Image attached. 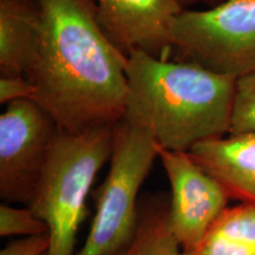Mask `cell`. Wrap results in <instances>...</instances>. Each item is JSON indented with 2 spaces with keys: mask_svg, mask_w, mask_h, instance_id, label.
Here are the masks:
<instances>
[{
  "mask_svg": "<svg viewBox=\"0 0 255 255\" xmlns=\"http://www.w3.org/2000/svg\"><path fill=\"white\" fill-rule=\"evenodd\" d=\"M194 255H255V206H228Z\"/></svg>",
  "mask_w": 255,
  "mask_h": 255,
  "instance_id": "obj_12",
  "label": "cell"
},
{
  "mask_svg": "<svg viewBox=\"0 0 255 255\" xmlns=\"http://www.w3.org/2000/svg\"><path fill=\"white\" fill-rule=\"evenodd\" d=\"M188 152L231 199L255 206V132L228 133L201 142Z\"/></svg>",
  "mask_w": 255,
  "mask_h": 255,
  "instance_id": "obj_9",
  "label": "cell"
},
{
  "mask_svg": "<svg viewBox=\"0 0 255 255\" xmlns=\"http://www.w3.org/2000/svg\"><path fill=\"white\" fill-rule=\"evenodd\" d=\"M115 124L60 131L27 207L49 228V255H76L78 231L96 176L110 161Z\"/></svg>",
  "mask_w": 255,
  "mask_h": 255,
  "instance_id": "obj_3",
  "label": "cell"
},
{
  "mask_svg": "<svg viewBox=\"0 0 255 255\" xmlns=\"http://www.w3.org/2000/svg\"><path fill=\"white\" fill-rule=\"evenodd\" d=\"M123 119L150 132L161 149L188 152L231 131L237 79L194 62L128 56Z\"/></svg>",
  "mask_w": 255,
  "mask_h": 255,
  "instance_id": "obj_2",
  "label": "cell"
},
{
  "mask_svg": "<svg viewBox=\"0 0 255 255\" xmlns=\"http://www.w3.org/2000/svg\"><path fill=\"white\" fill-rule=\"evenodd\" d=\"M150 132L122 119L115 124L109 171L95 191L90 231L76 255H110L131 239L136 228L142 184L158 158Z\"/></svg>",
  "mask_w": 255,
  "mask_h": 255,
  "instance_id": "obj_4",
  "label": "cell"
},
{
  "mask_svg": "<svg viewBox=\"0 0 255 255\" xmlns=\"http://www.w3.org/2000/svg\"><path fill=\"white\" fill-rule=\"evenodd\" d=\"M171 47L220 75L255 72V0H222L205 9L184 8L169 30Z\"/></svg>",
  "mask_w": 255,
  "mask_h": 255,
  "instance_id": "obj_5",
  "label": "cell"
},
{
  "mask_svg": "<svg viewBox=\"0 0 255 255\" xmlns=\"http://www.w3.org/2000/svg\"><path fill=\"white\" fill-rule=\"evenodd\" d=\"M41 37L38 0H0V76H25L36 62Z\"/></svg>",
  "mask_w": 255,
  "mask_h": 255,
  "instance_id": "obj_10",
  "label": "cell"
},
{
  "mask_svg": "<svg viewBox=\"0 0 255 255\" xmlns=\"http://www.w3.org/2000/svg\"><path fill=\"white\" fill-rule=\"evenodd\" d=\"M49 235L20 238L9 241L0 251V255H49Z\"/></svg>",
  "mask_w": 255,
  "mask_h": 255,
  "instance_id": "obj_16",
  "label": "cell"
},
{
  "mask_svg": "<svg viewBox=\"0 0 255 255\" xmlns=\"http://www.w3.org/2000/svg\"><path fill=\"white\" fill-rule=\"evenodd\" d=\"M169 184L171 231L186 253L195 254L207 233L228 207L227 190L186 151L159 148Z\"/></svg>",
  "mask_w": 255,
  "mask_h": 255,
  "instance_id": "obj_7",
  "label": "cell"
},
{
  "mask_svg": "<svg viewBox=\"0 0 255 255\" xmlns=\"http://www.w3.org/2000/svg\"><path fill=\"white\" fill-rule=\"evenodd\" d=\"M110 255H194L181 248L171 231L169 196L144 194L138 202L137 222L129 241Z\"/></svg>",
  "mask_w": 255,
  "mask_h": 255,
  "instance_id": "obj_11",
  "label": "cell"
},
{
  "mask_svg": "<svg viewBox=\"0 0 255 255\" xmlns=\"http://www.w3.org/2000/svg\"><path fill=\"white\" fill-rule=\"evenodd\" d=\"M62 130L39 103L15 101L0 116V197L30 205L51 149Z\"/></svg>",
  "mask_w": 255,
  "mask_h": 255,
  "instance_id": "obj_6",
  "label": "cell"
},
{
  "mask_svg": "<svg viewBox=\"0 0 255 255\" xmlns=\"http://www.w3.org/2000/svg\"><path fill=\"white\" fill-rule=\"evenodd\" d=\"M178 1L181 2V5H182L184 8H189L190 6L199 4L208 5L210 7V6H214L216 4H219V2H221L222 0H178Z\"/></svg>",
  "mask_w": 255,
  "mask_h": 255,
  "instance_id": "obj_17",
  "label": "cell"
},
{
  "mask_svg": "<svg viewBox=\"0 0 255 255\" xmlns=\"http://www.w3.org/2000/svg\"><path fill=\"white\" fill-rule=\"evenodd\" d=\"M255 132V72L237 79L229 133Z\"/></svg>",
  "mask_w": 255,
  "mask_h": 255,
  "instance_id": "obj_14",
  "label": "cell"
},
{
  "mask_svg": "<svg viewBox=\"0 0 255 255\" xmlns=\"http://www.w3.org/2000/svg\"><path fill=\"white\" fill-rule=\"evenodd\" d=\"M41 37L26 77L34 100L60 130L81 132L120 122L126 113L128 56L111 43L94 0H38Z\"/></svg>",
  "mask_w": 255,
  "mask_h": 255,
  "instance_id": "obj_1",
  "label": "cell"
},
{
  "mask_svg": "<svg viewBox=\"0 0 255 255\" xmlns=\"http://www.w3.org/2000/svg\"><path fill=\"white\" fill-rule=\"evenodd\" d=\"M36 88L25 76H1L0 77V103L21 100H34Z\"/></svg>",
  "mask_w": 255,
  "mask_h": 255,
  "instance_id": "obj_15",
  "label": "cell"
},
{
  "mask_svg": "<svg viewBox=\"0 0 255 255\" xmlns=\"http://www.w3.org/2000/svg\"><path fill=\"white\" fill-rule=\"evenodd\" d=\"M96 15L111 43L129 56L143 51L167 58L170 25L184 7L178 0H94Z\"/></svg>",
  "mask_w": 255,
  "mask_h": 255,
  "instance_id": "obj_8",
  "label": "cell"
},
{
  "mask_svg": "<svg viewBox=\"0 0 255 255\" xmlns=\"http://www.w3.org/2000/svg\"><path fill=\"white\" fill-rule=\"evenodd\" d=\"M49 235L46 223L40 220L32 210L18 208L9 203H1L0 206V237H39Z\"/></svg>",
  "mask_w": 255,
  "mask_h": 255,
  "instance_id": "obj_13",
  "label": "cell"
}]
</instances>
